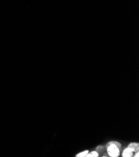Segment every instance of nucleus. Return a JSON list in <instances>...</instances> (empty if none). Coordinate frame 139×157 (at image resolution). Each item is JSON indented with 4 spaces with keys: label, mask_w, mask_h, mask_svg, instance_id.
<instances>
[{
    "label": "nucleus",
    "mask_w": 139,
    "mask_h": 157,
    "mask_svg": "<svg viewBox=\"0 0 139 157\" xmlns=\"http://www.w3.org/2000/svg\"><path fill=\"white\" fill-rule=\"evenodd\" d=\"M107 152L108 154L110 156L112 157H117L120 155V151H119V148L114 144L110 145L109 146H108L107 147Z\"/></svg>",
    "instance_id": "nucleus-1"
},
{
    "label": "nucleus",
    "mask_w": 139,
    "mask_h": 157,
    "mask_svg": "<svg viewBox=\"0 0 139 157\" xmlns=\"http://www.w3.org/2000/svg\"><path fill=\"white\" fill-rule=\"evenodd\" d=\"M133 151L129 148H127L126 149L124 150V151H123V153H122V156L123 157H131L133 156Z\"/></svg>",
    "instance_id": "nucleus-2"
},
{
    "label": "nucleus",
    "mask_w": 139,
    "mask_h": 157,
    "mask_svg": "<svg viewBox=\"0 0 139 157\" xmlns=\"http://www.w3.org/2000/svg\"><path fill=\"white\" fill-rule=\"evenodd\" d=\"M128 148H130L133 151L138 152L139 151V144L138 143H132L129 145Z\"/></svg>",
    "instance_id": "nucleus-3"
},
{
    "label": "nucleus",
    "mask_w": 139,
    "mask_h": 157,
    "mask_svg": "<svg viewBox=\"0 0 139 157\" xmlns=\"http://www.w3.org/2000/svg\"><path fill=\"white\" fill-rule=\"evenodd\" d=\"M98 156H99L98 153L96 151H92L90 153H88L86 156H87V157H97Z\"/></svg>",
    "instance_id": "nucleus-4"
},
{
    "label": "nucleus",
    "mask_w": 139,
    "mask_h": 157,
    "mask_svg": "<svg viewBox=\"0 0 139 157\" xmlns=\"http://www.w3.org/2000/svg\"><path fill=\"white\" fill-rule=\"evenodd\" d=\"M112 144H114V145H117V146L119 148V149H120V148H121V144H120V143H119L118 142H115V141H112V142H109V143H108V144H107L106 147H107L108 146H109L110 145H112Z\"/></svg>",
    "instance_id": "nucleus-5"
},
{
    "label": "nucleus",
    "mask_w": 139,
    "mask_h": 157,
    "mask_svg": "<svg viewBox=\"0 0 139 157\" xmlns=\"http://www.w3.org/2000/svg\"><path fill=\"white\" fill-rule=\"evenodd\" d=\"M88 153H89V151L88 150H86V151H83L82 153H80L78 154L75 156H77V157H84V156H86V155Z\"/></svg>",
    "instance_id": "nucleus-6"
},
{
    "label": "nucleus",
    "mask_w": 139,
    "mask_h": 157,
    "mask_svg": "<svg viewBox=\"0 0 139 157\" xmlns=\"http://www.w3.org/2000/svg\"><path fill=\"white\" fill-rule=\"evenodd\" d=\"M104 148V147H102V146H99V147L97 148V150L99 151V152H101V151H102Z\"/></svg>",
    "instance_id": "nucleus-7"
},
{
    "label": "nucleus",
    "mask_w": 139,
    "mask_h": 157,
    "mask_svg": "<svg viewBox=\"0 0 139 157\" xmlns=\"http://www.w3.org/2000/svg\"><path fill=\"white\" fill-rule=\"evenodd\" d=\"M134 156H135V157H138V156H139V151L137 152V153H136V154H135Z\"/></svg>",
    "instance_id": "nucleus-8"
}]
</instances>
